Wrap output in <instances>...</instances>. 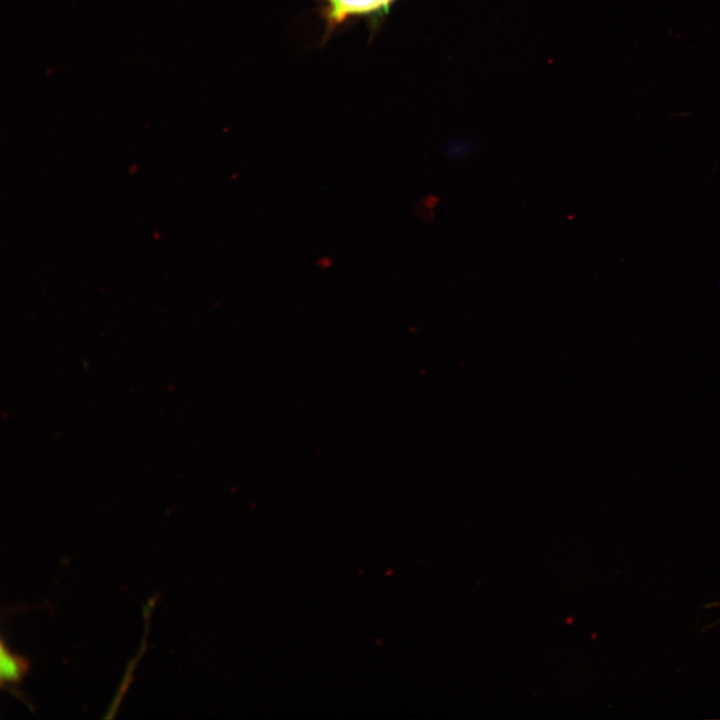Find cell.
<instances>
[{
    "mask_svg": "<svg viewBox=\"0 0 720 720\" xmlns=\"http://www.w3.org/2000/svg\"><path fill=\"white\" fill-rule=\"evenodd\" d=\"M327 31L333 32L348 19L359 16H383L396 0H320Z\"/></svg>",
    "mask_w": 720,
    "mask_h": 720,
    "instance_id": "cell-1",
    "label": "cell"
},
{
    "mask_svg": "<svg viewBox=\"0 0 720 720\" xmlns=\"http://www.w3.org/2000/svg\"><path fill=\"white\" fill-rule=\"evenodd\" d=\"M0 675L2 683H16L27 671L28 664L20 656L11 653L4 643H1Z\"/></svg>",
    "mask_w": 720,
    "mask_h": 720,
    "instance_id": "cell-2",
    "label": "cell"
},
{
    "mask_svg": "<svg viewBox=\"0 0 720 720\" xmlns=\"http://www.w3.org/2000/svg\"><path fill=\"white\" fill-rule=\"evenodd\" d=\"M718 604L720 605V602H718Z\"/></svg>",
    "mask_w": 720,
    "mask_h": 720,
    "instance_id": "cell-3",
    "label": "cell"
}]
</instances>
